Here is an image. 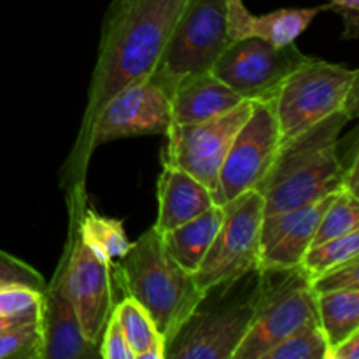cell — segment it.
Wrapping results in <instances>:
<instances>
[{"label":"cell","mask_w":359,"mask_h":359,"mask_svg":"<svg viewBox=\"0 0 359 359\" xmlns=\"http://www.w3.org/2000/svg\"><path fill=\"white\" fill-rule=\"evenodd\" d=\"M186 0H112L102 25L97 63L79 135L65 161L67 191L84 189L91 128L109 98L156 69L172 27Z\"/></svg>","instance_id":"cell-1"},{"label":"cell","mask_w":359,"mask_h":359,"mask_svg":"<svg viewBox=\"0 0 359 359\" xmlns=\"http://www.w3.org/2000/svg\"><path fill=\"white\" fill-rule=\"evenodd\" d=\"M353 119L335 112L280 142L269 174L258 186L265 216L307 205L342 188L340 133Z\"/></svg>","instance_id":"cell-2"},{"label":"cell","mask_w":359,"mask_h":359,"mask_svg":"<svg viewBox=\"0 0 359 359\" xmlns=\"http://www.w3.org/2000/svg\"><path fill=\"white\" fill-rule=\"evenodd\" d=\"M114 279L125 297L139 302L149 314L165 347L203 298L191 273L168 255L154 226L132 242L128 252L119 258Z\"/></svg>","instance_id":"cell-3"},{"label":"cell","mask_w":359,"mask_h":359,"mask_svg":"<svg viewBox=\"0 0 359 359\" xmlns=\"http://www.w3.org/2000/svg\"><path fill=\"white\" fill-rule=\"evenodd\" d=\"M262 270L205 291L165 347V359H233L256 311Z\"/></svg>","instance_id":"cell-4"},{"label":"cell","mask_w":359,"mask_h":359,"mask_svg":"<svg viewBox=\"0 0 359 359\" xmlns=\"http://www.w3.org/2000/svg\"><path fill=\"white\" fill-rule=\"evenodd\" d=\"M280 142L335 112L358 118L359 70L307 56L272 98Z\"/></svg>","instance_id":"cell-5"},{"label":"cell","mask_w":359,"mask_h":359,"mask_svg":"<svg viewBox=\"0 0 359 359\" xmlns=\"http://www.w3.org/2000/svg\"><path fill=\"white\" fill-rule=\"evenodd\" d=\"M318 321L311 277L302 266L262 270L255 318L233 359H265L280 340Z\"/></svg>","instance_id":"cell-6"},{"label":"cell","mask_w":359,"mask_h":359,"mask_svg":"<svg viewBox=\"0 0 359 359\" xmlns=\"http://www.w3.org/2000/svg\"><path fill=\"white\" fill-rule=\"evenodd\" d=\"M230 44L226 0H186L149 77L170 95L184 77L210 72Z\"/></svg>","instance_id":"cell-7"},{"label":"cell","mask_w":359,"mask_h":359,"mask_svg":"<svg viewBox=\"0 0 359 359\" xmlns=\"http://www.w3.org/2000/svg\"><path fill=\"white\" fill-rule=\"evenodd\" d=\"M86 205V193L69 191L70 228L62 255V286L76 309L83 333L100 344L102 333L114 309L112 262L84 244L77 233V217Z\"/></svg>","instance_id":"cell-8"},{"label":"cell","mask_w":359,"mask_h":359,"mask_svg":"<svg viewBox=\"0 0 359 359\" xmlns=\"http://www.w3.org/2000/svg\"><path fill=\"white\" fill-rule=\"evenodd\" d=\"M224 217L216 238L193 273L202 293L259 270V235L265 202L258 189L224 203Z\"/></svg>","instance_id":"cell-9"},{"label":"cell","mask_w":359,"mask_h":359,"mask_svg":"<svg viewBox=\"0 0 359 359\" xmlns=\"http://www.w3.org/2000/svg\"><path fill=\"white\" fill-rule=\"evenodd\" d=\"M280 147L272 100H252L251 114L235 133L224 156L214 200L219 205L256 189L269 174Z\"/></svg>","instance_id":"cell-10"},{"label":"cell","mask_w":359,"mask_h":359,"mask_svg":"<svg viewBox=\"0 0 359 359\" xmlns=\"http://www.w3.org/2000/svg\"><path fill=\"white\" fill-rule=\"evenodd\" d=\"M305 58L297 44L273 46L263 39L244 37L221 53L210 74L245 100H272L283 81Z\"/></svg>","instance_id":"cell-11"},{"label":"cell","mask_w":359,"mask_h":359,"mask_svg":"<svg viewBox=\"0 0 359 359\" xmlns=\"http://www.w3.org/2000/svg\"><path fill=\"white\" fill-rule=\"evenodd\" d=\"M252 100L242 102L226 114L198 123L170 125L167 130V149L161 161L182 168L216 193L224 156L235 133L251 114Z\"/></svg>","instance_id":"cell-12"},{"label":"cell","mask_w":359,"mask_h":359,"mask_svg":"<svg viewBox=\"0 0 359 359\" xmlns=\"http://www.w3.org/2000/svg\"><path fill=\"white\" fill-rule=\"evenodd\" d=\"M170 125L172 109L167 91L151 77L135 81L109 98L98 112L88 139V158L105 142L167 133Z\"/></svg>","instance_id":"cell-13"},{"label":"cell","mask_w":359,"mask_h":359,"mask_svg":"<svg viewBox=\"0 0 359 359\" xmlns=\"http://www.w3.org/2000/svg\"><path fill=\"white\" fill-rule=\"evenodd\" d=\"M333 196L335 191L307 205L263 217L259 235V270H286L300 266Z\"/></svg>","instance_id":"cell-14"},{"label":"cell","mask_w":359,"mask_h":359,"mask_svg":"<svg viewBox=\"0 0 359 359\" xmlns=\"http://www.w3.org/2000/svg\"><path fill=\"white\" fill-rule=\"evenodd\" d=\"M41 323L44 354L42 359H93L100 358L97 344L83 333L76 309L62 286V262L51 283L46 284L41 298Z\"/></svg>","instance_id":"cell-15"},{"label":"cell","mask_w":359,"mask_h":359,"mask_svg":"<svg viewBox=\"0 0 359 359\" xmlns=\"http://www.w3.org/2000/svg\"><path fill=\"white\" fill-rule=\"evenodd\" d=\"M216 203L212 191L182 168L161 161L158 177V219L154 230L167 233Z\"/></svg>","instance_id":"cell-16"},{"label":"cell","mask_w":359,"mask_h":359,"mask_svg":"<svg viewBox=\"0 0 359 359\" xmlns=\"http://www.w3.org/2000/svg\"><path fill=\"white\" fill-rule=\"evenodd\" d=\"M323 7H300V9H277L255 16L242 0H226L228 32L231 42L244 37H258L273 46L294 44L298 37L311 27Z\"/></svg>","instance_id":"cell-17"},{"label":"cell","mask_w":359,"mask_h":359,"mask_svg":"<svg viewBox=\"0 0 359 359\" xmlns=\"http://www.w3.org/2000/svg\"><path fill=\"white\" fill-rule=\"evenodd\" d=\"M168 97L172 125L207 121L226 114L245 102L244 97L235 93L230 86L210 72L184 77L172 88Z\"/></svg>","instance_id":"cell-18"},{"label":"cell","mask_w":359,"mask_h":359,"mask_svg":"<svg viewBox=\"0 0 359 359\" xmlns=\"http://www.w3.org/2000/svg\"><path fill=\"white\" fill-rule=\"evenodd\" d=\"M223 217L224 207L214 203L210 209L193 217L188 223L181 224L167 233H161L168 255L191 276L198 270L203 256L212 245L217 230L223 223Z\"/></svg>","instance_id":"cell-19"},{"label":"cell","mask_w":359,"mask_h":359,"mask_svg":"<svg viewBox=\"0 0 359 359\" xmlns=\"http://www.w3.org/2000/svg\"><path fill=\"white\" fill-rule=\"evenodd\" d=\"M114 312L119 319L128 347L135 359H165V340L158 333L153 319L142 305L125 297L114 304Z\"/></svg>","instance_id":"cell-20"},{"label":"cell","mask_w":359,"mask_h":359,"mask_svg":"<svg viewBox=\"0 0 359 359\" xmlns=\"http://www.w3.org/2000/svg\"><path fill=\"white\" fill-rule=\"evenodd\" d=\"M316 305L328 349L359 330V290L316 294Z\"/></svg>","instance_id":"cell-21"},{"label":"cell","mask_w":359,"mask_h":359,"mask_svg":"<svg viewBox=\"0 0 359 359\" xmlns=\"http://www.w3.org/2000/svg\"><path fill=\"white\" fill-rule=\"evenodd\" d=\"M77 233L84 244L90 245L109 262L123 258L132 245L121 221L105 217L86 207L77 217Z\"/></svg>","instance_id":"cell-22"},{"label":"cell","mask_w":359,"mask_h":359,"mask_svg":"<svg viewBox=\"0 0 359 359\" xmlns=\"http://www.w3.org/2000/svg\"><path fill=\"white\" fill-rule=\"evenodd\" d=\"M356 230H359V196L358 193L340 188L337 189L332 203L323 214L321 223L312 238V245L344 237Z\"/></svg>","instance_id":"cell-23"},{"label":"cell","mask_w":359,"mask_h":359,"mask_svg":"<svg viewBox=\"0 0 359 359\" xmlns=\"http://www.w3.org/2000/svg\"><path fill=\"white\" fill-rule=\"evenodd\" d=\"M353 258H359V230L309 248L300 266L312 279Z\"/></svg>","instance_id":"cell-24"},{"label":"cell","mask_w":359,"mask_h":359,"mask_svg":"<svg viewBox=\"0 0 359 359\" xmlns=\"http://www.w3.org/2000/svg\"><path fill=\"white\" fill-rule=\"evenodd\" d=\"M44 342L39 318L21 321L0 333V359H42Z\"/></svg>","instance_id":"cell-25"},{"label":"cell","mask_w":359,"mask_h":359,"mask_svg":"<svg viewBox=\"0 0 359 359\" xmlns=\"http://www.w3.org/2000/svg\"><path fill=\"white\" fill-rule=\"evenodd\" d=\"M326 354L328 344L319 323H314L280 340L266 353L265 359H326Z\"/></svg>","instance_id":"cell-26"},{"label":"cell","mask_w":359,"mask_h":359,"mask_svg":"<svg viewBox=\"0 0 359 359\" xmlns=\"http://www.w3.org/2000/svg\"><path fill=\"white\" fill-rule=\"evenodd\" d=\"M42 291L34 287L11 284L0 287V318L18 319H35L41 314Z\"/></svg>","instance_id":"cell-27"},{"label":"cell","mask_w":359,"mask_h":359,"mask_svg":"<svg viewBox=\"0 0 359 359\" xmlns=\"http://www.w3.org/2000/svg\"><path fill=\"white\" fill-rule=\"evenodd\" d=\"M314 294L333 293V291L359 290V258H353L342 265L330 269L328 272L311 279Z\"/></svg>","instance_id":"cell-28"},{"label":"cell","mask_w":359,"mask_h":359,"mask_svg":"<svg viewBox=\"0 0 359 359\" xmlns=\"http://www.w3.org/2000/svg\"><path fill=\"white\" fill-rule=\"evenodd\" d=\"M21 284V286L34 287L37 291H44L46 279L28 263L6 251H0V287Z\"/></svg>","instance_id":"cell-29"},{"label":"cell","mask_w":359,"mask_h":359,"mask_svg":"<svg viewBox=\"0 0 359 359\" xmlns=\"http://www.w3.org/2000/svg\"><path fill=\"white\" fill-rule=\"evenodd\" d=\"M98 353H100V358L104 359H135L132 349L128 347V342H126L125 333H123V328L119 325V319L116 316L114 309H112L104 333H102V340L98 344Z\"/></svg>","instance_id":"cell-30"},{"label":"cell","mask_w":359,"mask_h":359,"mask_svg":"<svg viewBox=\"0 0 359 359\" xmlns=\"http://www.w3.org/2000/svg\"><path fill=\"white\" fill-rule=\"evenodd\" d=\"M326 9H332L333 13L340 14L346 23L344 37L354 39L359 30V0H332L326 6Z\"/></svg>","instance_id":"cell-31"},{"label":"cell","mask_w":359,"mask_h":359,"mask_svg":"<svg viewBox=\"0 0 359 359\" xmlns=\"http://www.w3.org/2000/svg\"><path fill=\"white\" fill-rule=\"evenodd\" d=\"M326 359H359V330L337 346L330 347Z\"/></svg>","instance_id":"cell-32"},{"label":"cell","mask_w":359,"mask_h":359,"mask_svg":"<svg viewBox=\"0 0 359 359\" xmlns=\"http://www.w3.org/2000/svg\"><path fill=\"white\" fill-rule=\"evenodd\" d=\"M25 321H28V319H25ZM18 323H21V321H18V319H7V318H0V333H2V332H6V330H7V328H11V326L18 325Z\"/></svg>","instance_id":"cell-33"}]
</instances>
